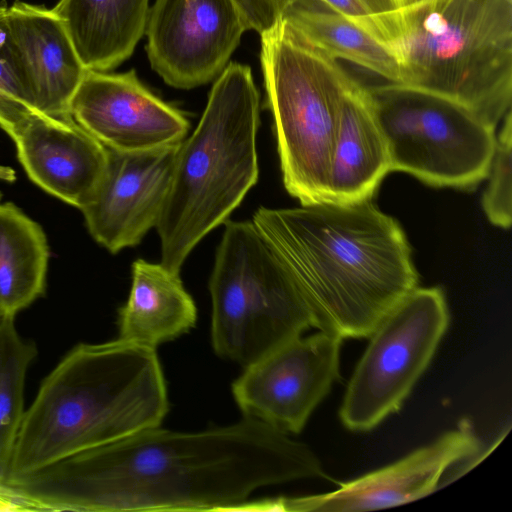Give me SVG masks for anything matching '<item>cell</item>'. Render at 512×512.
Segmentation results:
<instances>
[{"label": "cell", "mask_w": 512, "mask_h": 512, "mask_svg": "<svg viewBox=\"0 0 512 512\" xmlns=\"http://www.w3.org/2000/svg\"><path fill=\"white\" fill-rule=\"evenodd\" d=\"M322 477L310 447L244 416L200 432L145 429L4 485L19 511H234L261 487Z\"/></svg>", "instance_id": "obj_1"}, {"label": "cell", "mask_w": 512, "mask_h": 512, "mask_svg": "<svg viewBox=\"0 0 512 512\" xmlns=\"http://www.w3.org/2000/svg\"><path fill=\"white\" fill-rule=\"evenodd\" d=\"M252 222L294 278L314 327L341 339L369 337L417 287L403 229L372 199L259 207Z\"/></svg>", "instance_id": "obj_2"}, {"label": "cell", "mask_w": 512, "mask_h": 512, "mask_svg": "<svg viewBox=\"0 0 512 512\" xmlns=\"http://www.w3.org/2000/svg\"><path fill=\"white\" fill-rule=\"evenodd\" d=\"M168 410L155 348L121 339L78 344L45 377L25 410L1 484L158 427Z\"/></svg>", "instance_id": "obj_3"}, {"label": "cell", "mask_w": 512, "mask_h": 512, "mask_svg": "<svg viewBox=\"0 0 512 512\" xmlns=\"http://www.w3.org/2000/svg\"><path fill=\"white\" fill-rule=\"evenodd\" d=\"M260 98L248 65L215 79L201 119L184 139L156 225L161 264L180 273L194 247L224 224L258 180Z\"/></svg>", "instance_id": "obj_4"}, {"label": "cell", "mask_w": 512, "mask_h": 512, "mask_svg": "<svg viewBox=\"0 0 512 512\" xmlns=\"http://www.w3.org/2000/svg\"><path fill=\"white\" fill-rule=\"evenodd\" d=\"M400 85L496 128L511 111L512 0H418L400 7Z\"/></svg>", "instance_id": "obj_5"}, {"label": "cell", "mask_w": 512, "mask_h": 512, "mask_svg": "<svg viewBox=\"0 0 512 512\" xmlns=\"http://www.w3.org/2000/svg\"><path fill=\"white\" fill-rule=\"evenodd\" d=\"M261 36L265 105L272 114L283 183L301 205L331 202V161L352 78L280 19Z\"/></svg>", "instance_id": "obj_6"}, {"label": "cell", "mask_w": 512, "mask_h": 512, "mask_svg": "<svg viewBox=\"0 0 512 512\" xmlns=\"http://www.w3.org/2000/svg\"><path fill=\"white\" fill-rule=\"evenodd\" d=\"M209 279L214 352L247 367L314 327L291 273L252 221L224 223Z\"/></svg>", "instance_id": "obj_7"}, {"label": "cell", "mask_w": 512, "mask_h": 512, "mask_svg": "<svg viewBox=\"0 0 512 512\" xmlns=\"http://www.w3.org/2000/svg\"><path fill=\"white\" fill-rule=\"evenodd\" d=\"M391 171L436 187L470 189L487 178L495 128L464 107L400 84L369 87Z\"/></svg>", "instance_id": "obj_8"}, {"label": "cell", "mask_w": 512, "mask_h": 512, "mask_svg": "<svg viewBox=\"0 0 512 512\" xmlns=\"http://www.w3.org/2000/svg\"><path fill=\"white\" fill-rule=\"evenodd\" d=\"M449 325L444 292L416 287L378 323L348 383L343 425L364 432L397 412L431 362Z\"/></svg>", "instance_id": "obj_9"}, {"label": "cell", "mask_w": 512, "mask_h": 512, "mask_svg": "<svg viewBox=\"0 0 512 512\" xmlns=\"http://www.w3.org/2000/svg\"><path fill=\"white\" fill-rule=\"evenodd\" d=\"M342 340L321 330L301 335L245 367L231 387L244 416L300 433L340 376Z\"/></svg>", "instance_id": "obj_10"}, {"label": "cell", "mask_w": 512, "mask_h": 512, "mask_svg": "<svg viewBox=\"0 0 512 512\" xmlns=\"http://www.w3.org/2000/svg\"><path fill=\"white\" fill-rule=\"evenodd\" d=\"M247 31L232 0H156L146 51L166 84L192 89L215 80Z\"/></svg>", "instance_id": "obj_11"}, {"label": "cell", "mask_w": 512, "mask_h": 512, "mask_svg": "<svg viewBox=\"0 0 512 512\" xmlns=\"http://www.w3.org/2000/svg\"><path fill=\"white\" fill-rule=\"evenodd\" d=\"M69 114L106 148L139 152L182 142L190 122L178 108L153 94L135 70H86Z\"/></svg>", "instance_id": "obj_12"}, {"label": "cell", "mask_w": 512, "mask_h": 512, "mask_svg": "<svg viewBox=\"0 0 512 512\" xmlns=\"http://www.w3.org/2000/svg\"><path fill=\"white\" fill-rule=\"evenodd\" d=\"M180 144L139 152L107 148L104 175L81 211L90 235L109 252L138 245L156 227Z\"/></svg>", "instance_id": "obj_13"}, {"label": "cell", "mask_w": 512, "mask_h": 512, "mask_svg": "<svg viewBox=\"0 0 512 512\" xmlns=\"http://www.w3.org/2000/svg\"><path fill=\"white\" fill-rule=\"evenodd\" d=\"M481 443L468 419L429 445L348 482L335 491L297 498L264 500L263 510L367 511L405 504L433 492L452 465L477 455Z\"/></svg>", "instance_id": "obj_14"}, {"label": "cell", "mask_w": 512, "mask_h": 512, "mask_svg": "<svg viewBox=\"0 0 512 512\" xmlns=\"http://www.w3.org/2000/svg\"><path fill=\"white\" fill-rule=\"evenodd\" d=\"M4 48L31 107L68 117L69 104L86 69L63 21L43 6L16 0L2 13Z\"/></svg>", "instance_id": "obj_15"}, {"label": "cell", "mask_w": 512, "mask_h": 512, "mask_svg": "<svg viewBox=\"0 0 512 512\" xmlns=\"http://www.w3.org/2000/svg\"><path fill=\"white\" fill-rule=\"evenodd\" d=\"M10 138L38 187L80 210L91 200L104 175L108 150L71 116L33 111Z\"/></svg>", "instance_id": "obj_16"}, {"label": "cell", "mask_w": 512, "mask_h": 512, "mask_svg": "<svg viewBox=\"0 0 512 512\" xmlns=\"http://www.w3.org/2000/svg\"><path fill=\"white\" fill-rule=\"evenodd\" d=\"M391 171L386 137L369 87L353 79L342 104L341 123L328 179L331 202L370 200Z\"/></svg>", "instance_id": "obj_17"}, {"label": "cell", "mask_w": 512, "mask_h": 512, "mask_svg": "<svg viewBox=\"0 0 512 512\" xmlns=\"http://www.w3.org/2000/svg\"><path fill=\"white\" fill-rule=\"evenodd\" d=\"M63 21L86 70L106 72L128 59L146 31L149 0H59Z\"/></svg>", "instance_id": "obj_18"}, {"label": "cell", "mask_w": 512, "mask_h": 512, "mask_svg": "<svg viewBox=\"0 0 512 512\" xmlns=\"http://www.w3.org/2000/svg\"><path fill=\"white\" fill-rule=\"evenodd\" d=\"M196 322L197 308L180 273L144 259L133 262L129 297L118 310V339L156 348Z\"/></svg>", "instance_id": "obj_19"}, {"label": "cell", "mask_w": 512, "mask_h": 512, "mask_svg": "<svg viewBox=\"0 0 512 512\" xmlns=\"http://www.w3.org/2000/svg\"><path fill=\"white\" fill-rule=\"evenodd\" d=\"M48 262L42 227L0 201V317H15L44 293Z\"/></svg>", "instance_id": "obj_20"}, {"label": "cell", "mask_w": 512, "mask_h": 512, "mask_svg": "<svg viewBox=\"0 0 512 512\" xmlns=\"http://www.w3.org/2000/svg\"><path fill=\"white\" fill-rule=\"evenodd\" d=\"M286 26L309 45L336 60H346L400 84L395 56L368 33L341 14L324 10L315 0H298L281 17Z\"/></svg>", "instance_id": "obj_21"}, {"label": "cell", "mask_w": 512, "mask_h": 512, "mask_svg": "<svg viewBox=\"0 0 512 512\" xmlns=\"http://www.w3.org/2000/svg\"><path fill=\"white\" fill-rule=\"evenodd\" d=\"M15 317H0V484L6 480L24 417V387L36 346L18 333Z\"/></svg>", "instance_id": "obj_22"}, {"label": "cell", "mask_w": 512, "mask_h": 512, "mask_svg": "<svg viewBox=\"0 0 512 512\" xmlns=\"http://www.w3.org/2000/svg\"><path fill=\"white\" fill-rule=\"evenodd\" d=\"M511 111L503 119L487 177L488 186L482 197V207L488 220L495 226L508 229L512 221L511 210Z\"/></svg>", "instance_id": "obj_23"}, {"label": "cell", "mask_w": 512, "mask_h": 512, "mask_svg": "<svg viewBox=\"0 0 512 512\" xmlns=\"http://www.w3.org/2000/svg\"><path fill=\"white\" fill-rule=\"evenodd\" d=\"M341 14L393 55L401 35V12L395 0H317Z\"/></svg>", "instance_id": "obj_24"}, {"label": "cell", "mask_w": 512, "mask_h": 512, "mask_svg": "<svg viewBox=\"0 0 512 512\" xmlns=\"http://www.w3.org/2000/svg\"><path fill=\"white\" fill-rule=\"evenodd\" d=\"M298 0H232L246 30L260 35L273 29L284 12Z\"/></svg>", "instance_id": "obj_25"}, {"label": "cell", "mask_w": 512, "mask_h": 512, "mask_svg": "<svg viewBox=\"0 0 512 512\" xmlns=\"http://www.w3.org/2000/svg\"><path fill=\"white\" fill-rule=\"evenodd\" d=\"M33 111L0 91V127L10 137L19 124Z\"/></svg>", "instance_id": "obj_26"}, {"label": "cell", "mask_w": 512, "mask_h": 512, "mask_svg": "<svg viewBox=\"0 0 512 512\" xmlns=\"http://www.w3.org/2000/svg\"><path fill=\"white\" fill-rule=\"evenodd\" d=\"M0 511H17L14 500L3 484H0Z\"/></svg>", "instance_id": "obj_27"}, {"label": "cell", "mask_w": 512, "mask_h": 512, "mask_svg": "<svg viewBox=\"0 0 512 512\" xmlns=\"http://www.w3.org/2000/svg\"><path fill=\"white\" fill-rule=\"evenodd\" d=\"M15 179L16 173L11 167L0 165V180L13 182Z\"/></svg>", "instance_id": "obj_28"}, {"label": "cell", "mask_w": 512, "mask_h": 512, "mask_svg": "<svg viewBox=\"0 0 512 512\" xmlns=\"http://www.w3.org/2000/svg\"><path fill=\"white\" fill-rule=\"evenodd\" d=\"M399 7H403L408 4V0H395Z\"/></svg>", "instance_id": "obj_29"}, {"label": "cell", "mask_w": 512, "mask_h": 512, "mask_svg": "<svg viewBox=\"0 0 512 512\" xmlns=\"http://www.w3.org/2000/svg\"><path fill=\"white\" fill-rule=\"evenodd\" d=\"M415 1H418V0H408V4L412 3V2H415Z\"/></svg>", "instance_id": "obj_30"}, {"label": "cell", "mask_w": 512, "mask_h": 512, "mask_svg": "<svg viewBox=\"0 0 512 512\" xmlns=\"http://www.w3.org/2000/svg\"><path fill=\"white\" fill-rule=\"evenodd\" d=\"M1 199H2V193H1V191H0V201H1Z\"/></svg>", "instance_id": "obj_31"}]
</instances>
